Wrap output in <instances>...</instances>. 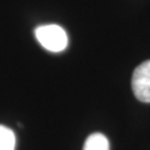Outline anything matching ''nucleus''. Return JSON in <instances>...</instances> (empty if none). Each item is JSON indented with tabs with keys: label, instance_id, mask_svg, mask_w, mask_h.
<instances>
[{
	"label": "nucleus",
	"instance_id": "nucleus-1",
	"mask_svg": "<svg viewBox=\"0 0 150 150\" xmlns=\"http://www.w3.org/2000/svg\"><path fill=\"white\" fill-rule=\"evenodd\" d=\"M35 36L45 49L53 53L65 50L68 38L64 29L57 25H40L35 29Z\"/></svg>",
	"mask_w": 150,
	"mask_h": 150
},
{
	"label": "nucleus",
	"instance_id": "nucleus-2",
	"mask_svg": "<svg viewBox=\"0 0 150 150\" xmlns=\"http://www.w3.org/2000/svg\"><path fill=\"white\" fill-rule=\"evenodd\" d=\"M132 89L139 100L150 103V59L143 62L134 69Z\"/></svg>",
	"mask_w": 150,
	"mask_h": 150
},
{
	"label": "nucleus",
	"instance_id": "nucleus-3",
	"mask_svg": "<svg viewBox=\"0 0 150 150\" xmlns=\"http://www.w3.org/2000/svg\"><path fill=\"white\" fill-rule=\"evenodd\" d=\"M83 150H109V142L103 134H92L87 137Z\"/></svg>",
	"mask_w": 150,
	"mask_h": 150
},
{
	"label": "nucleus",
	"instance_id": "nucleus-4",
	"mask_svg": "<svg viewBox=\"0 0 150 150\" xmlns=\"http://www.w3.org/2000/svg\"><path fill=\"white\" fill-rule=\"evenodd\" d=\"M16 136L10 128L0 125V150H15Z\"/></svg>",
	"mask_w": 150,
	"mask_h": 150
}]
</instances>
